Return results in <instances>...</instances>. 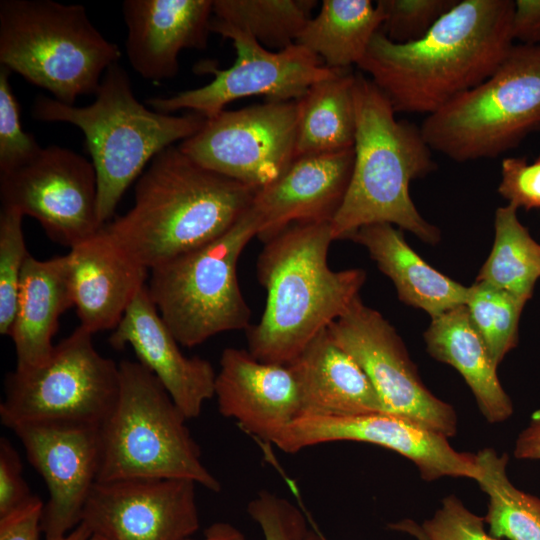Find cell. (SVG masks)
<instances>
[{
	"instance_id": "1",
	"label": "cell",
	"mask_w": 540,
	"mask_h": 540,
	"mask_svg": "<svg viewBox=\"0 0 540 540\" xmlns=\"http://www.w3.org/2000/svg\"><path fill=\"white\" fill-rule=\"evenodd\" d=\"M515 1L461 0L419 40L377 32L359 69L396 113L427 116L488 79L514 46Z\"/></svg>"
},
{
	"instance_id": "2",
	"label": "cell",
	"mask_w": 540,
	"mask_h": 540,
	"mask_svg": "<svg viewBox=\"0 0 540 540\" xmlns=\"http://www.w3.org/2000/svg\"><path fill=\"white\" fill-rule=\"evenodd\" d=\"M256 191L171 146L136 181L133 206L101 231L148 271L228 231Z\"/></svg>"
},
{
	"instance_id": "3",
	"label": "cell",
	"mask_w": 540,
	"mask_h": 540,
	"mask_svg": "<svg viewBox=\"0 0 540 540\" xmlns=\"http://www.w3.org/2000/svg\"><path fill=\"white\" fill-rule=\"evenodd\" d=\"M331 223H295L267 241L257 277L266 290L260 320L247 330L248 351L259 361L289 364L340 316L366 280L359 268L333 270Z\"/></svg>"
},
{
	"instance_id": "4",
	"label": "cell",
	"mask_w": 540,
	"mask_h": 540,
	"mask_svg": "<svg viewBox=\"0 0 540 540\" xmlns=\"http://www.w3.org/2000/svg\"><path fill=\"white\" fill-rule=\"evenodd\" d=\"M356 136L354 164L344 200L331 222L334 240L348 239L359 228L389 223L435 245L438 227L413 203L410 183L436 169L432 149L420 127L398 120L378 87L355 74Z\"/></svg>"
},
{
	"instance_id": "5",
	"label": "cell",
	"mask_w": 540,
	"mask_h": 540,
	"mask_svg": "<svg viewBox=\"0 0 540 540\" xmlns=\"http://www.w3.org/2000/svg\"><path fill=\"white\" fill-rule=\"evenodd\" d=\"M86 106L61 103L39 96L32 116L45 122L78 127L90 154L98 184V212L102 223L111 221L130 185L163 150L202 129L206 118L196 112L161 113L135 96L127 71L119 62L110 66Z\"/></svg>"
},
{
	"instance_id": "6",
	"label": "cell",
	"mask_w": 540,
	"mask_h": 540,
	"mask_svg": "<svg viewBox=\"0 0 540 540\" xmlns=\"http://www.w3.org/2000/svg\"><path fill=\"white\" fill-rule=\"evenodd\" d=\"M119 374L117 401L100 426L98 482L182 479L219 492L188 419L160 381L138 361H121Z\"/></svg>"
},
{
	"instance_id": "7",
	"label": "cell",
	"mask_w": 540,
	"mask_h": 540,
	"mask_svg": "<svg viewBox=\"0 0 540 540\" xmlns=\"http://www.w3.org/2000/svg\"><path fill=\"white\" fill-rule=\"evenodd\" d=\"M121 51L92 24L86 8L52 0L0 1V64L55 100L95 95Z\"/></svg>"
},
{
	"instance_id": "8",
	"label": "cell",
	"mask_w": 540,
	"mask_h": 540,
	"mask_svg": "<svg viewBox=\"0 0 540 540\" xmlns=\"http://www.w3.org/2000/svg\"><path fill=\"white\" fill-rule=\"evenodd\" d=\"M257 234L258 219L250 206L215 240L149 271L148 294L180 345L194 347L217 334L251 326L237 266Z\"/></svg>"
},
{
	"instance_id": "9",
	"label": "cell",
	"mask_w": 540,
	"mask_h": 540,
	"mask_svg": "<svg viewBox=\"0 0 540 540\" xmlns=\"http://www.w3.org/2000/svg\"><path fill=\"white\" fill-rule=\"evenodd\" d=\"M432 151L466 162L496 158L540 130V46L517 44L483 83L420 126Z\"/></svg>"
},
{
	"instance_id": "10",
	"label": "cell",
	"mask_w": 540,
	"mask_h": 540,
	"mask_svg": "<svg viewBox=\"0 0 540 540\" xmlns=\"http://www.w3.org/2000/svg\"><path fill=\"white\" fill-rule=\"evenodd\" d=\"M78 326L55 344L43 364L6 375L1 423L72 422L99 425L117 401L119 364L101 355Z\"/></svg>"
},
{
	"instance_id": "11",
	"label": "cell",
	"mask_w": 540,
	"mask_h": 540,
	"mask_svg": "<svg viewBox=\"0 0 540 540\" xmlns=\"http://www.w3.org/2000/svg\"><path fill=\"white\" fill-rule=\"evenodd\" d=\"M211 32L232 41L236 59L230 67H203L214 74L208 84L169 97L146 100L151 109L170 114L189 109L206 119L225 110L235 100L264 96L267 102H285L302 98L312 85L337 75L314 53L299 44L271 52L252 36L211 19Z\"/></svg>"
},
{
	"instance_id": "12",
	"label": "cell",
	"mask_w": 540,
	"mask_h": 540,
	"mask_svg": "<svg viewBox=\"0 0 540 540\" xmlns=\"http://www.w3.org/2000/svg\"><path fill=\"white\" fill-rule=\"evenodd\" d=\"M299 114L300 99L223 110L178 147L201 166L257 192L294 161Z\"/></svg>"
},
{
	"instance_id": "13",
	"label": "cell",
	"mask_w": 540,
	"mask_h": 540,
	"mask_svg": "<svg viewBox=\"0 0 540 540\" xmlns=\"http://www.w3.org/2000/svg\"><path fill=\"white\" fill-rule=\"evenodd\" d=\"M327 331L361 366L384 412L408 419L447 438L457 433V414L423 383L396 329L357 297Z\"/></svg>"
},
{
	"instance_id": "14",
	"label": "cell",
	"mask_w": 540,
	"mask_h": 540,
	"mask_svg": "<svg viewBox=\"0 0 540 540\" xmlns=\"http://www.w3.org/2000/svg\"><path fill=\"white\" fill-rule=\"evenodd\" d=\"M0 198L2 207L36 219L51 240L69 249L104 226L94 166L68 148L42 147L25 165L0 173Z\"/></svg>"
},
{
	"instance_id": "15",
	"label": "cell",
	"mask_w": 540,
	"mask_h": 540,
	"mask_svg": "<svg viewBox=\"0 0 540 540\" xmlns=\"http://www.w3.org/2000/svg\"><path fill=\"white\" fill-rule=\"evenodd\" d=\"M448 439L403 417L377 412L354 416L302 415L287 425L272 444L283 452L296 453L328 442L370 443L410 460L425 481L443 477L476 481L480 471L475 454L455 450Z\"/></svg>"
},
{
	"instance_id": "16",
	"label": "cell",
	"mask_w": 540,
	"mask_h": 540,
	"mask_svg": "<svg viewBox=\"0 0 540 540\" xmlns=\"http://www.w3.org/2000/svg\"><path fill=\"white\" fill-rule=\"evenodd\" d=\"M196 486L182 479L97 482L80 523L101 540H191L200 527Z\"/></svg>"
},
{
	"instance_id": "17",
	"label": "cell",
	"mask_w": 540,
	"mask_h": 540,
	"mask_svg": "<svg viewBox=\"0 0 540 540\" xmlns=\"http://www.w3.org/2000/svg\"><path fill=\"white\" fill-rule=\"evenodd\" d=\"M26 457L46 483L41 531L60 537L81 522L88 497L98 482L100 426L72 422H30L10 428Z\"/></svg>"
},
{
	"instance_id": "18",
	"label": "cell",
	"mask_w": 540,
	"mask_h": 540,
	"mask_svg": "<svg viewBox=\"0 0 540 540\" xmlns=\"http://www.w3.org/2000/svg\"><path fill=\"white\" fill-rule=\"evenodd\" d=\"M214 397L219 413L265 442L301 415L299 386L288 364L266 363L248 350H223Z\"/></svg>"
},
{
	"instance_id": "19",
	"label": "cell",
	"mask_w": 540,
	"mask_h": 540,
	"mask_svg": "<svg viewBox=\"0 0 540 540\" xmlns=\"http://www.w3.org/2000/svg\"><path fill=\"white\" fill-rule=\"evenodd\" d=\"M108 342L117 350L130 346L138 362L154 374L188 420L198 417L204 403L214 397V367L204 358L182 353L146 286L127 308Z\"/></svg>"
},
{
	"instance_id": "20",
	"label": "cell",
	"mask_w": 540,
	"mask_h": 540,
	"mask_svg": "<svg viewBox=\"0 0 540 540\" xmlns=\"http://www.w3.org/2000/svg\"><path fill=\"white\" fill-rule=\"evenodd\" d=\"M354 147L295 159L273 183L255 193L257 237L267 241L295 223H331L346 195Z\"/></svg>"
},
{
	"instance_id": "21",
	"label": "cell",
	"mask_w": 540,
	"mask_h": 540,
	"mask_svg": "<svg viewBox=\"0 0 540 540\" xmlns=\"http://www.w3.org/2000/svg\"><path fill=\"white\" fill-rule=\"evenodd\" d=\"M126 54L143 78L174 77L183 49H204L213 14L211 0H125Z\"/></svg>"
},
{
	"instance_id": "22",
	"label": "cell",
	"mask_w": 540,
	"mask_h": 540,
	"mask_svg": "<svg viewBox=\"0 0 540 540\" xmlns=\"http://www.w3.org/2000/svg\"><path fill=\"white\" fill-rule=\"evenodd\" d=\"M67 254L79 326L92 334L114 330L147 285L149 271L109 241L101 230Z\"/></svg>"
},
{
	"instance_id": "23",
	"label": "cell",
	"mask_w": 540,
	"mask_h": 540,
	"mask_svg": "<svg viewBox=\"0 0 540 540\" xmlns=\"http://www.w3.org/2000/svg\"><path fill=\"white\" fill-rule=\"evenodd\" d=\"M288 365L299 386L300 416L384 412L367 374L327 329L316 335Z\"/></svg>"
},
{
	"instance_id": "24",
	"label": "cell",
	"mask_w": 540,
	"mask_h": 540,
	"mask_svg": "<svg viewBox=\"0 0 540 540\" xmlns=\"http://www.w3.org/2000/svg\"><path fill=\"white\" fill-rule=\"evenodd\" d=\"M73 306L68 254L46 260L30 255L23 268L9 333L16 351V369L37 367L47 361L55 346L59 318Z\"/></svg>"
},
{
	"instance_id": "25",
	"label": "cell",
	"mask_w": 540,
	"mask_h": 540,
	"mask_svg": "<svg viewBox=\"0 0 540 540\" xmlns=\"http://www.w3.org/2000/svg\"><path fill=\"white\" fill-rule=\"evenodd\" d=\"M363 246L379 270L394 284L398 298L436 318L465 305L468 287L439 272L406 242L400 228L389 223L363 226L349 236Z\"/></svg>"
},
{
	"instance_id": "26",
	"label": "cell",
	"mask_w": 540,
	"mask_h": 540,
	"mask_svg": "<svg viewBox=\"0 0 540 540\" xmlns=\"http://www.w3.org/2000/svg\"><path fill=\"white\" fill-rule=\"evenodd\" d=\"M431 357L456 369L474 395L483 417L502 423L514 412L484 340L472 325L465 305L431 319L423 335Z\"/></svg>"
},
{
	"instance_id": "27",
	"label": "cell",
	"mask_w": 540,
	"mask_h": 540,
	"mask_svg": "<svg viewBox=\"0 0 540 540\" xmlns=\"http://www.w3.org/2000/svg\"><path fill=\"white\" fill-rule=\"evenodd\" d=\"M384 20L381 7L370 0H324L315 18L299 35V44L338 70L359 65Z\"/></svg>"
},
{
	"instance_id": "28",
	"label": "cell",
	"mask_w": 540,
	"mask_h": 540,
	"mask_svg": "<svg viewBox=\"0 0 540 540\" xmlns=\"http://www.w3.org/2000/svg\"><path fill=\"white\" fill-rule=\"evenodd\" d=\"M354 82L355 74L349 69L342 70L315 83L300 98L295 159L354 147Z\"/></svg>"
},
{
	"instance_id": "29",
	"label": "cell",
	"mask_w": 540,
	"mask_h": 540,
	"mask_svg": "<svg viewBox=\"0 0 540 540\" xmlns=\"http://www.w3.org/2000/svg\"><path fill=\"white\" fill-rule=\"evenodd\" d=\"M515 206L499 207L494 217V242L476 278L524 302L540 278V244L519 221Z\"/></svg>"
},
{
	"instance_id": "30",
	"label": "cell",
	"mask_w": 540,
	"mask_h": 540,
	"mask_svg": "<svg viewBox=\"0 0 540 540\" xmlns=\"http://www.w3.org/2000/svg\"><path fill=\"white\" fill-rule=\"evenodd\" d=\"M480 475L476 482L488 496L484 521L489 534L508 540H540V498L509 480L508 455L484 448L475 454Z\"/></svg>"
},
{
	"instance_id": "31",
	"label": "cell",
	"mask_w": 540,
	"mask_h": 540,
	"mask_svg": "<svg viewBox=\"0 0 540 540\" xmlns=\"http://www.w3.org/2000/svg\"><path fill=\"white\" fill-rule=\"evenodd\" d=\"M315 5L313 0H214L212 19L280 51L296 43Z\"/></svg>"
},
{
	"instance_id": "32",
	"label": "cell",
	"mask_w": 540,
	"mask_h": 540,
	"mask_svg": "<svg viewBox=\"0 0 540 540\" xmlns=\"http://www.w3.org/2000/svg\"><path fill=\"white\" fill-rule=\"evenodd\" d=\"M525 304L518 297L484 282L476 281L468 287L465 307L470 321L497 365L518 343Z\"/></svg>"
},
{
	"instance_id": "33",
	"label": "cell",
	"mask_w": 540,
	"mask_h": 540,
	"mask_svg": "<svg viewBox=\"0 0 540 540\" xmlns=\"http://www.w3.org/2000/svg\"><path fill=\"white\" fill-rule=\"evenodd\" d=\"M23 215L11 208L0 212V334L9 336L15 317L21 276L30 256L23 233Z\"/></svg>"
},
{
	"instance_id": "34",
	"label": "cell",
	"mask_w": 540,
	"mask_h": 540,
	"mask_svg": "<svg viewBox=\"0 0 540 540\" xmlns=\"http://www.w3.org/2000/svg\"><path fill=\"white\" fill-rule=\"evenodd\" d=\"M484 523V517L471 512L455 495H448L422 526L405 519L389 527L423 540H500L485 531Z\"/></svg>"
},
{
	"instance_id": "35",
	"label": "cell",
	"mask_w": 540,
	"mask_h": 540,
	"mask_svg": "<svg viewBox=\"0 0 540 540\" xmlns=\"http://www.w3.org/2000/svg\"><path fill=\"white\" fill-rule=\"evenodd\" d=\"M457 1L378 0L384 14L380 32L395 43L419 40Z\"/></svg>"
},
{
	"instance_id": "36",
	"label": "cell",
	"mask_w": 540,
	"mask_h": 540,
	"mask_svg": "<svg viewBox=\"0 0 540 540\" xmlns=\"http://www.w3.org/2000/svg\"><path fill=\"white\" fill-rule=\"evenodd\" d=\"M11 71L0 68V173L31 161L42 149L21 123L20 106L9 82Z\"/></svg>"
},
{
	"instance_id": "37",
	"label": "cell",
	"mask_w": 540,
	"mask_h": 540,
	"mask_svg": "<svg viewBox=\"0 0 540 540\" xmlns=\"http://www.w3.org/2000/svg\"><path fill=\"white\" fill-rule=\"evenodd\" d=\"M247 513L259 526L264 540H324L309 527L296 505L270 491H260L248 503Z\"/></svg>"
},
{
	"instance_id": "38",
	"label": "cell",
	"mask_w": 540,
	"mask_h": 540,
	"mask_svg": "<svg viewBox=\"0 0 540 540\" xmlns=\"http://www.w3.org/2000/svg\"><path fill=\"white\" fill-rule=\"evenodd\" d=\"M498 192L516 208H540V156L533 162L525 157H508L501 164Z\"/></svg>"
},
{
	"instance_id": "39",
	"label": "cell",
	"mask_w": 540,
	"mask_h": 540,
	"mask_svg": "<svg viewBox=\"0 0 540 540\" xmlns=\"http://www.w3.org/2000/svg\"><path fill=\"white\" fill-rule=\"evenodd\" d=\"M23 476V464L17 450L7 438L0 439V516L32 498Z\"/></svg>"
},
{
	"instance_id": "40",
	"label": "cell",
	"mask_w": 540,
	"mask_h": 540,
	"mask_svg": "<svg viewBox=\"0 0 540 540\" xmlns=\"http://www.w3.org/2000/svg\"><path fill=\"white\" fill-rule=\"evenodd\" d=\"M44 503L34 495L27 502L0 516V540H39Z\"/></svg>"
},
{
	"instance_id": "41",
	"label": "cell",
	"mask_w": 540,
	"mask_h": 540,
	"mask_svg": "<svg viewBox=\"0 0 540 540\" xmlns=\"http://www.w3.org/2000/svg\"><path fill=\"white\" fill-rule=\"evenodd\" d=\"M512 34L514 41L540 46V0L515 1Z\"/></svg>"
},
{
	"instance_id": "42",
	"label": "cell",
	"mask_w": 540,
	"mask_h": 540,
	"mask_svg": "<svg viewBox=\"0 0 540 540\" xmlns=\"http://www.w3.org/2000/svg\"><path fill=\"white\" fill-rule=\"evenodd\" d=\"M513 454L521 460H540V409L532 414L529 423L518 434Z\"/></svg>"
},
{
	"instance_id": "43",
	"label": "cell",
	"mask_w": 540,
	"mask_h": 540,
	"mask_svg": "<svg viewBox=\"0 0 540 540\" xmlns=\"http://www.w3.org/2000/svg\"><path fill=\"white\" fill-rule=\"evenodd\" d=\"M194 540V539H191ZM198 540H250L241 530L228 522H215L208 526Z\"/></svg>"
},
{
	"instance_id": "44",
	"label": "cell",
	"mask_w": 540,
	"mask_h": 540,
	"mask_svg": "<svg viewBox=\"0 0 540 540\" xmlns=\"http://www.w3.org/2000/svg\"><path fill=\"white\" fill-rule=\"evenodd\" d=\"M45 540H101L93 535L85 525L80 523L69 533L54 538H45Z\"/></svg>"
},
{
	"instance_id": "45",
	"label": "cell",
	"mask_w": 540,
	"mask_h": 540,
	"mask_svg": "<svg viewBox=\"0 0 540 540\" xmlns=\"http://www.w3.org/2000/svg\"><path fill=\"white\" fill-rule=\"evenodd\" d=\"M416 539H417V540H423V539H421V538H419V537H416Z\"/></svg>"
}]
</instances>
